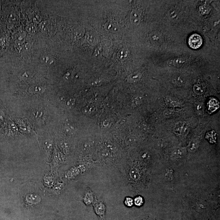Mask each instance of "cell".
I'll use <instances>...</instances> for the list:
<instances>
[{"instance_id": "cell-1", "label": "cell", "mask_w": 220, "mask_h": 220, "mask_svg": "<svg viewBox=\"0 0 220 220\" xmlns=\"http://www.w3.org/2000/svg\"><path fill=\"white\" fill-rule=\"evenodd\" d=\"M94 212L100 220H105L106 206L104 201H95L93 204Z\"/></svg>"}, {"instance_id": "cell-2", "label": "cell", "mask_w": 220, "mask_h": 220, "mask_svg": "<svg viewBox=\"0 0 220 220\" xmlns=\"http://www.w3.org/2000/svg\"><path fill=\"white\" fill-rule=\"evenodd\" d=\"M202 38L200 35L195 33L192 35L189 38V45L192 49H199L202 45Z\"/></svg>"}, {"instance_id": "cell-3", "label": "cell", "mask_w": 220, "mask_h": 220, "mask_svg": "<svg viewBox=\"0 0 220 220\" xmlns=\"http://www.w3.org/2000/svg\"><path fill=\"white\" fill-rule=\"evenodd\" d=\"M189 131V127L188 125L186 123L181 122L176 123L174 128V133L178 135H187Z\"/></svg>"}, {"instance_id": "cell-4", "label": "cell", "mask_w": 220, "mask_h": 220, "mask_svg": "<svg viewBox=\"0 0 220 220\" xmlns=\"http://www.w3.org/2000/svg\"><path fill=\"white\" fill-rule=\"evenodd\" d=\"M95 196L94 192L90 188H87L83 198V202L87 206H89L93 205L95 202Z\"/></svg>"}, {"instance_id": "cell-5", "label": "cell", "mask_w": 220, "mask_h": 220, "mask_svg": "<svg viewBox=\"0 0 220 220\" xmlns=\"http://www.w3.org/2000/svg\"><path fill=\"white\" fill-rule=\"evenodd\" d=\"M25 201L29 205H35L41 202V198L36 194H29L26 196Z\"/></svg>"}, {"instance_id": "cell-6", "label": "cell", "mask_w": 220, "mask_h": 220, "mask_svg": "<svg viewBox=\"0 0 220 220\" xmlns=\"http://www.w3.org/2000/svg\"><path fill=\"white\" fill-rule=\"evenodd\" d=\"M173 84L178 87H182L185 83L184 78L179 75H176L173 76L172 79Z\"/></svg>"}, {"instance_id": "cell-7", "label": "cell", "mask_w": 220, "mask_h": 220, "mask_svg": "<svg viewBox=\"0 0 220 220\" xmlns=\"http://www.w3.org/2000/svg\"><path fill=\"white\" fill-rule=\"evenodd\" d=\"M41 29L44 33H49L52 30V23L49 21H44L42 22L40 25Z\"/></svg>"}, {"instance_id": "cell-8", "label": "cell", "mask_w": 220, "mask_h": 220, "mask_svg": "<svg viewBox=\"0 0 220 220\" xmlns=\"http://www.w3.org/2000/svg\"><path fill=\"white\" fill-rule=\"evenodd\" d=\"M165 102L167 105L171 107L179 106L180 104L178 101L171 97L166 98L165 99Z\"/></svg>"}, {"instance_id": "cell-9", "label": "cell", "mask_w": 220, "mask_h": 220, "mask_svg": "<svg viewBox=\"0 0 220 220\" xmlns=\"http://www.w3.org/2000/svg\"><path fill=\"white\" fill-rule=\"evenodd\" d=\"M132 22L134 24L137 25L140 23V14L137 11H133L131 15Z\"/></svg>"}, {"instance_id": "cell-10", "label": "cell", "mask_w": 220, "mask_h": 220, "mask_svg": "<svg viewBox=\"0 0 220 220\" xmlns=\"http://www.w3.org/2000/svg\"><path fill=\"white\" fill-rule=\"evenodd\" d=\"M79 172L78 169L73 168L68 171L67 173V176L68 178H73L79 174Z\"/></svg>"}, {"instance_id": "cell-11", "label": "cell", "mask_w": 220, "mask_h": 220, "mask_svg": "<svg viewBox=\"0 0 220 220\" xmlns=\"http://www.w3.org/2000/svg\"><path fill=\"white\" fill-rule=\"evenodd\" d=\"M193 89L194 92L198 95H202L205 92L204 89L200 84H196L194 86Z\"/></svg>"}, {"instance_id": "cell-12", "label": "cell", "mask_w": 220, "mask_h": 220, "mask_svg": "<svg viewBox=\"0 0 220 220\" xmlns=\"http://www.w3.org/2000/svg\"><path fill=\"white\" fill-rule=\"evenodd\" d=\"M151 39L155 43H160L162 41V37L161 34L156 32L151 35Z\"/></svg>"}, {"instance_id": "cell-13", "label": "cell", "mask_w": 220, "mask_h": 220, "mask_svg": "<svg viewBox=\"0 0 220 220\" xmlns=\"http://www.w3.org/2000/svg\"><path fill=\"white\" fill-rule=\"evenodd\" d=\"M198 147V142L197 140H193L190 142L188 146L189 150L191 151H195Z\"/></svg>"}, {"instance_id": "cell-14", "label": "cell", "mask_w": 220, "mask_h": 220, "mask_svg": "<svg viewBox=\"0 0 220 220\" xmlns=\"http://www.w3.org/2000/svg\"><path fill=\"white\" fill-rule=\"evenodd\" d=\"M141 78V75L140 73H134L129 77V80L131 83L137 82Z\"/></svg>"}, {"instance_id": "cell-15", "label": "cell", "mask_w": 220, "mask_h": 220, "mask_svg": "<svg viewBox=\"0 0 220 220\" xmlns=\"http://www.w3.org/2000/svg\"><path fill=\"white\" fill-rule=\"evenodd\" d=\"M26 29H27V32L31 34H35L37 32V27L34 25L32 24H30L27 26Z\"/></svg>"}, {"instance_id": "cell-16", "label": "cell", "mask_w": 220, "mask_h": 220, "mask_svg": "<svg viewBox=\"0 0 220 220\" xmlns=\"http://www.w3.org/2000/svg\"><path fill=\"white\" fill-rule=\"evenodd\" d=\"M134 203L136 206H141L144 203V200L142 197L140 196H137L134 199Z\"/></svg>"}, {"instance_id": "cell-17", "label": "cell", "mask_w": 220, "mask_h": 220, "mask_svg": "<svg viewBox=\"0 0 220 220\" xmlns=\"http://www.w3.org/2000/svg\"><path fill=\"white\" fill-rule=\"evenodd\" d=\"M124 204L128 207H131L133 205V200L130 197H126L124 200Z\"/></svg>"}, {"instance_id": "cell-18", "label": "cell", "mask_w": 220, "mask_h": 220, "mask_svg": "<svg viewBox=\"0 0 220 220\" xmlns=\"http://www.w3.org/2000/svg\"><path fill=\"white\" fill-rule=\"evenodd\" d=\"M142 99L140 96H137L133 99L132 103L134 106H137L140 105L142 102Z\"/></svg>"}, {"instance_id": "cell-19", "label": "cell", "mask_w": 220, "mask_h": 220, "mask_svg": "<svg viewBox=\"0 0 220 220\" xmlns=\"http://www.w3.org/2000/svg\"><path fill=\"white\" fill-rule=\"evenodd\" d=\"M181 155V152L179 149H176L173 151L172 155L175 157H180Z\"/></svg>"}, {"instance_id": "cell-20", "label": "cell", "mask_w": 220, "mask_h": 220, "mask_svg": "<svg viewBox=\"0 0 220 220\" xmlns=\"http://www.w3.org/2000/svg\"><path fill=\"white\" fill-rule=\"evenodd\" d=\"M51 58L48 56H44L42 58L41 61L44 64H48L49 63H51Z\"/></svg>"}, {"instance_id": "cell-21", "label": "cell", "mask_w": 220, "mask_h": 220, "mask_svg": "<svg viewBox=\"0 0 220 220\" xmlns=\"http://www.w3.org/2000/svg\"><path fill=\"white\" fill-rule=\"evenodd\" d=\"M135 137L133 136L129 137L127 139L128 142H129V143H133V142L135 141Z\"/></svg>"}, {"instance_id": "cell-22", "label": "cell", "mask_w": 220, "mask_h": 220, "mask_svg": "<svg viewBox=\"0 0 220 220\" xmlns=\"http://www.w3.org/2000/svg\"><path fill=\"white\" fill-rule=\"evenodd\" d=\"M0 42H1V43H0L1 45H3L5 43V41L4 39H1Z\"/></svg>"}]
</instances>
